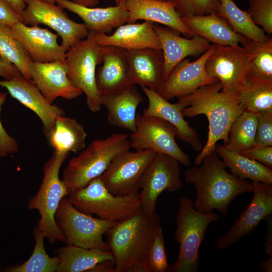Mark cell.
Wrapping results in <instances>:
<instances>
[{
	"label": "cell",
	"instance_id": "obj_6",
	"mask_svg": "<svg viewBox=\"0 0 272 272\" xmlns=\"http://www.w3.org/2000/svg\"><path fill=\"white\" fill-rule=\"evenodd\" d=\"M69 155L53 153L44 164L43 177L37 192L27 204L29 210L38 211L40 218L36 227L51 244L57 242L66 243L65 237L56 225L54 216L60 200L70 194L59 175L61 166Z\"/></svg>",
	"mask_w": 272,
	"mask_h": 272
},
{
	"label": "cell",
	"instance_id": "obj_33",
	"mask_svg": "<svg viewBox=\"0 0 272 272\" xmlns=\"http://www.w3.org/2000/svg\"><path fill=\"white\" fill-rule=\"evenodd\" d=\"M217 14L228 22L232 30L258 42H266L270 37L254 23L248 13L239 8L233 0H219Z\"/></svg>",
	"mask_w": 272,
	"mask_h": 272
},
{
	"label": "cell",
	"instance_id": "obj_2",
	"mask_svg": "<svg viewBox=\"0 0 272 272\" xmlns=\"http://www.w3.org/2000/svg\"><path fill=\"white\" fill-rule=\"evenodd\" d=\"M220 81L201 87L193 93L178 98L184 108L183 116L192 117L204 114L209 122L207 142L194 159V165H200L203 159L215 151L217 142L228 141V133L234 120L244 110L236 94L222 91Z\"/></svg>",
	"mask_w": 272,
	"mask_h": 272
},
{
	"label": "cell",
	"instance_id": "obj_11",
	"mask_svg": "<svg viewBox=\"0 0 272 272\" xmlns=\"http://www.w3.org/2000/svg\"><path fill=\"white\" fill-rule=\"evenodd\" d=\"M156 152L145 150L124 152L112 161L101 175L107 189L116 195L138 192L142 179Z\"/></svg>",
	"mask_w": 272,
	"mask_h": 272
},
{
	"label": "cell",
	"instance_id": "obj_40",
	"mask_svg": "<svg viewBox=\"0 0 272 272\" xmlns=\"http://www.w3.org/2000/svg\"><path fill=\"white\" fill-rule=\"evenodd\" d=\"M247 11L255 24L268 35L272 33V0H248Z\"/></svg>",
	"mask_w": 272,
	"mask_h": 272
},
{
	"label": "cell",
	"instance_id": "obj_48",
	"mask_svg": "<svg viewBox=\"0 0 272 272\" xmlns=\"http://www.w3.org/2000/svg\"><path fill=\"white\" fill-rule=\"evenodd\" d=\"M45 3L52 4H56V0H41ZM73 2L87 7H95L99 3V0H73Z\"/></svg>",
	"mask_w": 272,
	"mask_h": 272
},
{
	"label": "cell",
	"instance_id": "obj_20",
	"mask_svg": "<svg viewBox=\"0 0 272 272\" xmlns=\"http://www.w3.org/2000/svg\"><path fill=\"white\" fill-rule=\"evenodd\" d=\"M153 28L163 55L164 81L181 61L187 56L202 54L211 46L208 40L197 35L183 38L179 32L170 27L153 24Z\"/></svg>",
	"mask_w": 272,
	"mask_h": 272
},
{
	"label": "cell",
	"instance_id": "obj_9",
	"mask_svg": "<svg viewBox=\"0 0 272 272\" xmlns=\"http://www.w3.org/2000/svg\"><path fill=\"white\" fill-rule=\"evenodd\" d=\"M54 218L66 245L110 250L103 236L117 222L95 218L80 211L67 196L60 200Z\"/></svg>",
	"mask_w": 272,
	"mask_h": 272
},
{
	"label": "cell",
	"instance_id": "obj_35",
	"mask_svg": "<svg viewBox=\"0 0 272 272\" xmlns=\"http://www.w3.org/2000/svg\"><path fill=\"white\" fill-rule=\"evenodd\" d=\"M250 54L247 76L272 81V39L266 42H256L243 36L240 42Z\"/></svg>",
	"mask_w": 272,
	"mask_h": 272
},
{
	"label": "cell",
	"instance_id": "obj_32",
	"mask_svg": "<svg viewBox=\"0 0 272 272\" xmlns=\"http://www.w3.org/2000/svg\"><path fill=\"white\" fill-rule=\"evenodd\" d=\"M236 97L244 110L254 113L272 110V81L246 76Z\"/></svg>",
	"mask_w": 272,
	"mask_h": 272
},
{
	"label": "cell",
	"instance_id": "obj_29",
	"mask_svg": "<svg viewBox=\"0 0 272 272\" xmlns=\"http://www.w3.org/2000/svg\"><path fill=\"white\" fill-rule=\"evenodd\" d=\"M86 132L75 119L57 115L54 126L46 137L54 152L77 154L86 148Z\"/></svg>",
	"mask_w": 272,
	"mask_h": 272
},
{
	"label": "cell",
	"instance_id": "obj_44",
	"mask_svg": "<svg viewBox=\"0 0 272 272\" xmlns=\"http://www.w3.org/2000/svg\"><path fill=\"white\" fill-rule=\"evenodd\" d=\"M23 21L21 14L16 13L6 0H0V23L12 26Z\"/></svg>",
	"mask_w": 272,
	"mask_h": 272
},
{
	"label": "cell",
	"instance_id": "obj_31",
	"mask_svg": "<svg viewBox=\"0 0 272 272\" xmlns=\"http://www.w3.org/2000/svg\"><path fill=\"white\" fill-rule=\"evenodd\" d=\"M215 150L226 167L230 168L235 177L252 181H260L272 185L271 169L261 163L231 150L225 146L216 144Z\"/></svg>",
	"mask_w": 272,
	"mask_h": 272
},
{
	"label": "cell",
	"instance_id": "obj_15",
	"mask_svg": "<svg viewBox=\"0 0 272 272\" xmlns=\"http://www.w3.org/2000/svg\"><path fill=\"white\" fill-rule=\"evenodd\" d=\"M253 195L248 206L235 220L229 231L216 242L217 249L222 251L251 233L259 223L272 214V186L252 181Z\"/></svg>",
	"mask_w": 272,
	"mask_h": 272
},
{
	"label": "cell",
	"instance_id": "obj_3",
	"mask_svg": "<svg viewBox=\"0 0 272 272\" xmlns=\"http://www.w3.org/2000/svg\"><path fill=\"white\" fill-rule=\"evenodd\" d=\"M161 227L158 215L141 208L131 217L117 222L109 228L105 234L114 257L115 272H147V256Z\"/></svg>",
	"mask_w": 272,
	"mask_h": 272
},
{
	"label": "cell",
	"instance_id": "obj_24",
	"mask_svg": "<svg viewBox=\"0 0 272 272\" xmlns=\"http://www.w3.org/2000/svg\"><path fill=\"white\" fill-rule=\"evenodd\" d=\"M148 99V106L143 110V115L156 116L173 125L177 130L178 138L189 144L196 151L202 148L196 131L185 121L182 114L184 106L178 102L171 103L157 92L148 87L141 86Z\"/></svg>",
	"mask_w": 272,
	"mask_h": 272
},
{
	"label": "cell",
	"instance_id": "obj_7",
	"mask_svg": "<svg viewBox=\"0 0 272 272\" xmlns=\"http://www.w3.org/2000/svg\"><path fill=\"white\" fill-rule=\"evenodd\" d=\"M68 198L80 211L111 221L124 220L141 208L139 191L125 195H114L106 187L101 176L71 192Z\"/></svg>",
	"mask_w": 272,
	"mask_h": 272
},
{
	"label": "cell",
	"instance_id": "obj_45",
	"mask_svg": "<svg viewBox=\"0 0 272 272\" xmlns=\"http://www.w3.org/2000/svg\"><path fill=\"white\" fill-rule=\"evenodd\" d=\"M22 74L12 63L0 59V77L5 80H12Z\"/></svg>",
	"mask_w": 272,
	"mask_h": 272
},
{
	"label": "cell",
	"instance_id": "obj_16",
	"mask_svg": "<svg viewBox=\"0 0 272 272\" xmlns=\"http://www.w3.org/2000/svg\"><path fill=\"white\" fill-rule=\"evenodd\" d=\"M215 44L193 61L185 58L171 71L158 93L167 100L191 94L198 88L219 81L209 76L205 68L207 59Z\"/></svg>",
	"mask_w": 272,
	"mask_h": 272
},
{
	"label": "cell",
	"instance_id": "obj_39",
	"mask_svg": "<svg viewBox=\"0 0 272 272\" xmlns=\"http://www.w3.org/2000/svg\"><path fill=\"white\" fill-rule=\"evenodd\" d=\"M175 9L181 18L216 13L219 0H173Z\"/></svg>",
	"mask_w": 272,
	"mask_h": 272
},
{
	"label": "cell",
	"instance_id": "obj_10",
	"mask_svg": "<svg viewBox=\"0 0 272 272\" xmlns=\"http://www.w3.org/2000/svg\"><path fill=\"white\" fill-rule=\"evenodd\" d=\"M175 127L166 120L156 116L137 114L135 129L130 135V146L135 151L152 150L169 155L183 165L188 167L190 156L177 145Z\"/></svg>",
	"mask_w": 272,
	"mask_h": 272
},
{
	"label": "cell",
	"instance_id": "obj_37",
	"mask_svg": "<svg viewBox=\"0 0 272 272\" xmlns=\"http://www.w3.org/2000/svg\"><path fill=\"white\" fill-rule=\"evenodd\" d=\"M8 26L0 23V59L13 64L31 79L29 65L32 60L23 45L10 34Z\"/></svg>",
	"mask_w": 272,
	"mask_h": 272
},
{
	"label": "cell",
	"instance_id": "obj_34",
	"mask_svg": "<svg viewBox=\"0 0 272 272\" xmlns=\"http://www.w3.org/2000/svg\"><path fill=\"white\" fill-rule=\"evenodd\" d=\"M257 123V113L244 110L231 125L228 143L224 146L240 153L256 145Z\"/></svg>",
	"mask_w": 272,
	"mask_h": 272
},
{
	"label": "cell",
	"instance_id": "obj_51",
	"mask_svg": "<svg viewBox=\"0 0 272 272\" xmlns=\"http://www.w3.org/2000/svg\"><path fill=\"white\" fill-rule=\"evenodd\" d=\"M120 0H115L116 5L118 4Z\"/></svg>",
	"mask_w": 272,
	"mask_h": 272
},
{
	"label": "cell",
	"instance_id": "obj_19",
	"mask_svg": "<svg viewBox=\"0 0 272 272\" xmlns=\"http://www.w3.org/2000/svg\"><path fill=\"white\" fill-rule=\"evenodd\" d=\"M12 97L31 109L39 117L46 137L54 126L55 117L65 113L61 108L51 104L41 94L31 79L22 75L10 80L0 81Z\"/></svg>",
	"mask_w": 272,
	"mask_h": 272
},
{
	"label": "cell",
	"instance_id": "obj_1",
	"mask_svg": "<svg viewBox=\"0 0 272 272\" xmlns=\"http://www.w3.org/2000/svg\"><path fill=\"white\" fill-rule=\"evenodd\" d=\"M226 168L215 150L205 157L200 165L185 171V181L192 184L196 191L193 202L196 210L207 213L216 210L226 215L236 196L252 192L251 182L235 177Z\"/></svg>",
	"mask_w": 272,
	"mask_h": 272
},
{
	"label": "cell",
	"instance_id": "obj_27",
	"mask_svg": "<svg viewBox=\"0 0 272 272\" xmlns=\"http://www.w3.org/2000/svg\"><path fill=\"white\" fill-rule=\"evenodd\" d=\"M143 98L135 85L124 90L101 97V105L107 111V121L111 125L128 129H135L137 109Z\"/></svg>",
	"mask_w": 272,
	"mask_h": 272
},
{
	"label": "cell",
	"instance_id": "obj_30",
	"mask_svg": "<svg viewBox=\"0 0 272 272\" xmlns=\"http://www.w3.org/2000/svg\"><path fill=\"white\" fill-rule=\"evenodd\" d=\"M53 252L60 259L56 272H90L97 264L114 260L110 250L99 248L87 249L67 245L54 250Z\"/></svg>",
	"mask_w": 272,
	"mask_h": 272
},
{
	"label": "cell",
	"instance_id": "obj_23",
	"mask_svg": "<svg viewBox=\"0 0 272 272\" xmlns=\"http://www.w3.org/2000/svg\"><path fill=\"white\" fill-rule=\"evenodd\" d=\"M129 13L127 23L138 20L156 22L173 29L186 38H191L193 33L183 23L175 9L173 1L124 0Z\"/></svg>",
	"mask_w": 272,
	"mask_h": 272
},
{
	"label": "cell",
	"instance_id": "obj_52",
	"mask_svg": "<svg viewBox=\"0 0 272 272\" xmlns=\"http://www.w3.org/2000/svg\"><path fill=\"white\" fill-rule=\"evenodd\" d=\"M159 1H173V0H159Z\"/></svg>",
	"mask_w": 272,
	"mask_h": 272
},
{
	"label": "cell",
	"instance_id": "obj_41",
	"mask_svg": "<svg viewBox=\"0 0 272 272\" xmlns=\"http://www.w3.org/2000/svg\"><path fill=\"white\" fill-rule=\"evenodd\" d=\"M257 113L258 123L255 142L258 145L272 146V110Z\"/></svg>",
	"mask_w": 272,
	"mask_h": 272
},
{
	"label": "cell",
	"instance_id": "obj_25",
	"mask_svg": "<svg viewBox=\"0 0 272 272\" xmlns=\"http://www.w3.org/2000/svg\"><path fill=\"white\" fill-rule=\"evenodd\" d=\"M97 43L100 46L111 45L127 50L144 48L161 49L152 22L127 23L116 28L111 35L95 33Z\"/></svg>",
	"mask_w": 272,
	"mask_h": 272
},
{
	"label": "cell",
	"instance_id": "obj_22",
	"mask_svg": "<svg viewBox=\"0 0 272 272\" xmlns=\"http://www.w3.org/2000/svg\"><path fill=\"white\" fill-rule=\"evenodd\" d=\"M56 4L77 15L89 32L109 34L113 29L127 23L128 20L124 0L106 8L87 7L70 0H56Z\"/></svg>",
	"mask_w": 272,
	"mask_h": 272
},
{
	"label": "cell",
	"instance_id": "obj_50",
	"mask_svg": "<svg viewBox=\"0 0 272 272\" xmlns=\"http://www.w3.org/2000/svg\"><path fill=\"white\" fill-rule=\"evenodd\" d=\"M264 260L261 261L259 263L260 271L262 272L272 271V256Z\"/></svg>",
	"mask_w": 272,
	"mask_h": 272
},
{
	"label": "cell",
	"instance_id": "obj_26",
	"mask_svg": "<svg viewBox=\"0 0 272 272\" xmlns=\"http://www.w3.org/2000/svg\"><path fill=\"white\" fill-rule=\"evenodd\" d=\"M131 85L144 86L158 92L163 83V55L161 49L127 50Z\"/></svg>",
	"mask_w": 272,
	"mask_h": 272
},
{
	"label": "cell",
	"instance_id": "obj_49",
	"mask_svg": "<svg viewBox=\"0 0 272 272\" xmlns=\"http://www.w3.org/2000/svg\"><path fill=\"white\" fill-rule=\"evenodd\" d=\"M17 13L21 14L26 8L24 0H6Z\"/></svg>",
	"mask_w": 272,
	"mask_h": 272
},
{
	"label": "cell",
	"instance_id": "obj_8",
	"mask_svg": "<svg viewBox=\"0 0 272 272\" xmlns=\"http://www.w3.org/2000/svg\"><path fill=\"white\" fill-rule=\"evenodd\" d=\"M102 61V46L97 43L93 32H89L85 38L78 41L66 52L67 77L74 86L85 93L87 105L92 112L100 111L102 106L96 83V72Z\"/></svg>",
	"mask_w": 272,
	"mask_h": 272
},
{
	"label": "cell",
	"instance_id": "obj_14",
	"mask_svg": "<svg viewBox=\"0 0 272 272\" xmlns=\"http://www.w3.org/2000/svg\"><path fill=\"white\" fill-rule=\"evenodd\" d=\"M250 56L248 51L239 45L215 44L206 61L205 70L209 76L221 82L222 91L236 94L247 76Z\"/></svg>",
	"mask_w": 272,
	"mask_h": 272
},
{
	"label": "cell",
	"instance_id": "obj_18",
	"mask_svg": "<svg viewBox=\"0 0 272 272\" xmlns=\"http://www.w3.org/2000/svg\"><path fill=\"white\" fill-rule=\"evenodd\" d=\"M29 72L31 79L51 104L58 97L71 100L83 93L70 81L65 59L47 63L32 61L29 65Z\"/></svg>",
	"mask_w": 272,
	"mask_h": 272
},
{
	"label": "cell",
	"instance_id": "obj_13",
	"mask_svg": "<svg viewBox=\"0 0 272 272\" xmlns=\"http://www.w3.org/2000/svg\"><path fill=\"white\" fill-rule=\"evenodd\" d=\"M179 162L174 158L156 153L141 181L140 193L141 209L155 213L159 196L165 190L175 192L181 189Z\"/></svg>",
	"mask_w": 272,
	"mask_h": 272
},
{
	"label": "cell",
	"instance_id": "obj_28",
	"mask_svg": "<svg viewBox=\"0 0 272 272\" xmlns=\"http://www.w3.org/2000/svg\"><path fill=\"white\" fill-rule=\"evenodd\" d=\"M193 33L213 44L237 46L243 36L235 32L224 18L216 13L206 15L190 16L181 18Z\"/></svg>",
	"mask_w": 272,
	"mask_h": 272
},
{
	"label": "cell",
	"instance_id": "obj_46",
	"mask_svg": "<svg viewBox=\"0 0 272 272\" xmlns=\"http://www.w3.org/2000/svg\"><path fill=\"white\" fill-rule=\"evenodd\" d=\"M267 225V232L264 243V249L267 255L272 256V216L271 214L264 219Z\"/></svg>",
	"mask_w": 272,
	"mask_h": 272
},
{
	"label": "cell",
	"instance_id": "obj_42",
	"mask_svg": "<svg viewBox=\"0 0 272 272\" xmlns=\"http://www.w3.org/2000/svg\"><path fill=\"white\" fill-rule=\"evenodd\" d=\"M7 97V93L0 91V113ZM18 150L19 146L17 141L8 133L3 126L0 119V158L17 153Z\"/></svg>",
	"mask_w": 272,
	"mask_h": 272
},
{
	"label": "cell",
	"instance_id": "obj_21",
	"mask_svg": "<svg viewBox=\"0 0 272 272\" xmlns=\"http://www.w3.org/2000/svg\"><path fill=\"white\" fill-rule=\"evenodd\" d=\"M103 61L96 72V83L100 96L121 92L131 85L128 73L127 50L102 46Z\"/></svg>",
	"mask_w": 272,
	"mask_h": 272
},
{
	"label": "cell",
	"instance_id": "obj_4",
	"mask_svg": "<svg viewBox=\"0 0 272 272\" xmlns=\"http://www.w3.org/2000/svg\"><path fill=\"white\" fill-rule=\"evenodd\" d=\"M130 148L124 133H114L105 139L93 140L70 159L63 170L62 180L70 193L102 175L115 157Z\"/></svg>",
	"mask_w": 272,
	"mask_h": 272
},
{
	"label": "cell",
	"instance_id": "obj_53",
	"mask_svg": "<svg viewBox=\"0 0 272 272\" xmlns=\"http://www.w3.org/2000/svg\"><path fill=\"white\" fill-rule=\"evenodd\" d=\"M0 271H1V268H0Z\"/></svg>",
	"mask_w": 272,
	"mask_h": 272
},
{
	"label": "cell",
	"instance_id": "obj_36",
	"mask_svg": "<svg viewBox=\"0 0 272 272\" xmlns=\"http://www.w3.org/2000/svg\"><path fill=\"white\" fill-rule=\"evenodd\" d=\"M35 240L33 252L29 259L21 265L8 266L4 269L8 272H55L60 259L57 256L50 257L45 251L44 233L36 226L33 231Z\"/></svg>",
	"mask_w": 272,
	"mask_h": 272
},
{
	"label": "cell",
	"instance_id": "obj_5",
	"mask_svg": "<svg viewBox=\"0 0 272 272\" xmlns=\"http://www.w3.org/2000/svg\"><path fill=\"white\" fill-rule=\"evenodd\" d=\"M193 202L187 197L179 200L174 240L179 244V251L176 261L170 266V272L198 271L199 249L206 232L211 223L220 221L218 215L213 211L205 213L196 210Z\"/></svg>",
	"mask_w": 272,
	"mask_h": 272
},
{
	"label": "cell",
	"instance_id": "obj_43",
	"mask_svg": "<svg viewBox=\"0 0 272 272\" xmlns=\"http://www.w3.org/2000/svg\"><path fill=\"white\" fill-rule=\"evenodd\" d=\"M243 156L255 160L270 169H272V146L255 145L241 152Z\"/></svg>",
	"mask_w": 272,
	"mask_h": 272
},
{
	"label": "cell",
	"instance_id": "obj_38",
	"mask_svg": "<svg viewBox=\"0 0 272 272\" xmlns=\"http://www.w3.org/2000/svg\"><path fill=\"white\" fill-rule=\"evenodd\" d=\"M146 268L147 272H170L162 227L157 231L150 248Z\"/></svg>",
	"mask_w": 272,
	"mask_h": 272
},
{
	"label": "cell",
	"instance_id": "obj_17",
	"mask_svg": "<svg viewBox=\"0 0 272 272\" xmlns=\"http://www.w3.org/2000/svg\"><path fill=\"white\" fill-rule=\"evenodd\" d=\"M8 31L23 45L34 62L47 63L65 58L66 51L57 42L58 35L47 28L19 22L9 25Z\"/></svg>",
	"mask_w": 272,
	"mask_h": 272
},
{
	"label": "cell",
	"instance_id": "obj_12",
	"mask_svg": "<svg viewBox=\"0 0 272 272\" xmlns=\"http://www.w3.org/2000/svg\"><path fill=\"white\" fill-rule=\"evenodd\" d=\"M24 1L23 23L30 26L43 24L51 28L61 38L60 45L66 52L88 36L89 32L85 24L73 21L61 7L41 0Z\"/></svg>",
	"mask_w": 272,
	"mask_h": 272
},
{
	"label": "cell",
	"instance_id": "obj_47",
	"mask_svg": "<svg viewBox=\"0 0 272 272\" xmlns=\"http://www.w3.org/2000/svg\"><path fill=\"white\" fill-rule=\"evenodd\" d=\"M90 272H115L114 260H108L97 264Z\"/></svg>",
	"mask_w": 272,
	"mask_h": 272
}]
</instances>
